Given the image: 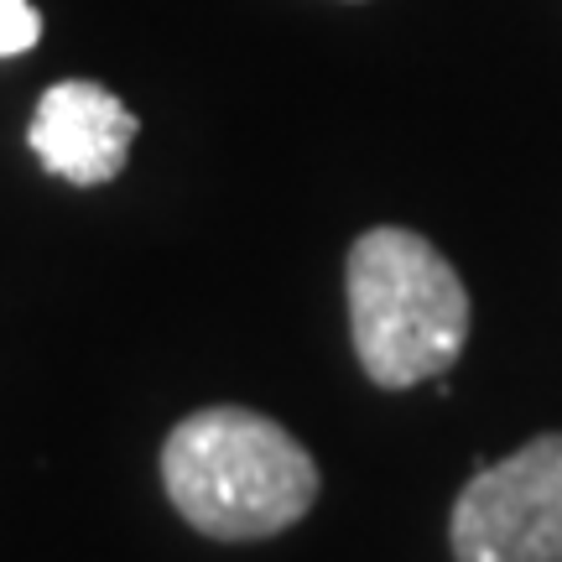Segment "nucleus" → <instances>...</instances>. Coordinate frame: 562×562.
Masks as SVG:
<instances>
[{
	"instance_id": "nucleus-5",
	"label": "nucleus",
	"mask_w": 562,
	"mask_h": 562,
	"mask_svg": "<svg viewBox=\"0 0 562 562\" xmlns=\"http://www.w3.org/2000/svg\"><path fill=\"white\" fill-rule=\"evenodd\" d=\"M42 37V11L32 0H0V58L32 53Z\"/></svg>"
},
{
	"instance_id": "nucleus-2",
	"label": "nucleus",
	"mask_w": 562,
	"mask_h": 562,
	"mask_svg": "<svg viewBox=\"0 0 562 562\" xmlns=\"http://www.w3.org/2000/svg\"><path fill=\"white\" fill-rule=\"evenodd\" d=\"M344 292L360 370L381 391L438 381L459 364L474 307L453 261L427 235L402 224L364 229L349 245Z\"/></svg>"
},
{
	"instance_id": "nucleus-3",
	"label": "nucleus",
	"mask_w": 562,
	"mask_h": 562,
	"mask_svg": "<svg viewBox=\"0 0 562 562\" xmlns=\"http://www.w3.org/2000/svg\"><path fill=\"white\" fill-rule=\"evenodd\" d=\"M453 562H562V432L480 469L453 501Z\"/></svg>"
},
{
	"instance_id": "nucleus-4",
	"label": "nucleus",
	"mask_w": 562,
	"mask_h": 562,
	"mask_svg": "<svg viewBox=\"0 0 562 562\" xmlns=\"http://www.w3.org/2000/svg\"><path fill=\"white\" fill-rule=\"evenodd\" d=\"M136 131V115L104 83L63 79L37 100L26 146L37 151V161L53 178L74 182V188H100V182L121 178Z\"/></svg>"
},
{
	"instance_id": "nucleus-1",
	"label": "nucleus",
	"mask_w": 562,
	"mask_h": 562,
	"mask_svg": "<svg viewBox=\"0 0 562 562\" xmlns=\"http://www.w3.org/2000/svg\"><path fill=\"white\" fill-rule=\"evenodd\" d=\"M167 501L214 542H261L318 501V463L281 422L250 406H203L161 442Z\"/></svg>"
}]
</instances>
